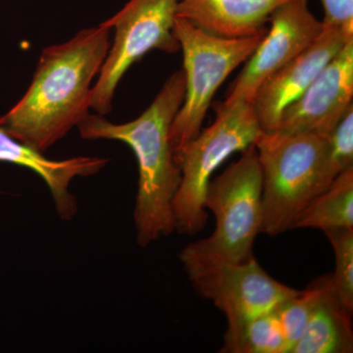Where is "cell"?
<instances>
[{
	"label": "cell",
	"instance_id": "obj_1",
	"mask_svg": "<svg viewBox=\"0 0 353 353\" xmlns=\"http://www.w3.org/2000/svg\"><path fill=\"white\" fill-rule=\"evenodd\" d=\"M110 30L99 24L41 51L27 92L0 116V129L43 153L88 115L92 83L110 48Z\"/></svg>",
	"mask_w": 353,
	"mask_h": 353
},
{
	"label": "cell",
	"instance_id": "obj_2",
	"mask_svg": "<svg viewBox=\"0 0 353 353\" xmlns=\"http://www.w3.org/2000/svg\"><path fill=\"white\" fill-rule=\"evenodd\" d=\"M185 94L183 70L172 74L148 108L125 124L88 114L77 126L83 139H112L126 143L136 155L139 187L134 219L137 241L146 248L175 232L173 201L181 183L170 130Z\"/></svg>",
	"mask_w": 353,
	"mask_h": 353
},
{
	"label": "cell",
	"instance_id": "obj_3",
	"mask_svg": "<svg viewBox=\"0 0 353 353\" xmlns=\"http://www.w3.org/2000/svg\"><path fill=\"white\" fill-rule=\"evenodd\" d=\"M262 175L255 145L209 183L204 208L214 214L211 236L185 246L179 254L188 275L219 264L252 259L261 227Z\"/></svg>",
	"mask_w": 353,
	"mask_h": 353
},
{
	"label": "cell",
	"instance_id": "obj_4",
	"mask_svg": "<svg viewBox=\"0 0 353 353\" xmlns=\"http://www.w3.org/2000/svg\"><path fill=\"white\" fill-rule=\"evenodd\" d=\"M262 175L260 233L292 230L299 213L334 180L326 138L316 134L262 132L255 143Z\"/></svg>",
	"mask_w": 353,
	"mask_h": 353
},
{
	"label": "cell",
	"instance_id": "obj_5",
	"mask_svg": "<svg viewBox=\"0 0 353 353\" xmlns=\"http://www.w3.org/2000/svg\"><path fill=\"white\" fill-rule=\"evenodd\" d=\"M212 125L196 138L175 148L181 183L173 201L175 231L190 236L201 231L208 222L204 199L210 178L225 160L255 145L262 134L252 104L222 102L215 106Z\"/></svg>",
	"mask_w": 353,
	"mask_h": 353
},
{
	"label": "cell",
	"instance_id": "obj_6",
	"mask_svg": "<svg viewBox=\"0 0 353 353\" xmlns=\"http://www.w3.org/2000/svg\"><path fill=\"white\" fill-rule=\"evenodd\" d=\"M175 34L183 51L185 94L174 118L170 138L174 148L196 138L218 88L252 57L265 34L252 38H219L176 17Z\"/></svg>",
	"mask_w": 353,
	"mask_h": 353
},
{
	"label": "cell",
	"instance_id": "obj_7",
	"mask_svg": "<svg viewBox=\"0 0 353 353\" xmlns=\"http://www.w3.org/2000/svg\"><path fill=\"white\" fill-rule=\"evenodd\" d=\"M179 1L129 0L119 12L101 23L115 30V38L92 87L90 109L103 116L110 113L118 83L146 53L154 50L176 53L181 50L175 34Z\"/></svg>",
	"mask_w": 353,
	"mask_h": 353
},
{
	"label": "cell",
	"instance_id": "obj_8",
	"mask_svg": "<svg viewBox=\"0 0 353 353\" xmlns=\"http://www.w3.org/2000/svg\"><path fill=\"white\" fill-rule=\"evenodd\" d=\"M308 1L289 0L271 14V29L246 60L223 104L230 105L236 101L252 103L257 90L269 76L314 43L323 31V24L311 12Z\"/></svg>",
	"mask_w": 353,
	"mask_h": 353
},
{
	"label": "cell",
	"instance_id": "obj_9",
	"mask_svg": "<svg viewBox=\"0 0 353 353\" xmlns=\"http://www.w3.org/2000/svg\"><path fill=\"white\" fill-rule=\"evenodd\" d=\"M189 277L197 294L224 313L228 327L263 314L299 292L269 276L255 257L209 267Z\"/></svg>",
	"mask_w": 353,
	"mask_h": 353
},
{
	"label": "cell",
	"instance_id": "obj_10",
	"mask_svg": "<svg viewBox=\"0 0 353 353\" xmlns=\"http://www.w3.org/2000/svg\"><path fill=\"white\" fill-rule=\"evenodd\" d=\"M352 97L353 39L303 94L284 109L273 132L281 136L316 134L327 138L352 106Z\"/></svg>",
	"mask_w": 353,
	"mask_h": 353
},
{
	"label": "cell",
	"instance_id": "obj_11",
	"mask_svg": "<svg viewBox=\"0 0 353 353\" xmlns=\"http://www.w3.org/2000/svg\"><path fill=\"white\" fill-rule=\"evenodd\" d=\"M352 39L353 32L323 26L321 34L307 50L261 83L252 104L262 132L275 131L284 109L303 94Z\"/></svg>",
	"mask_w": 353,
	"mask_h": 353
},
{
	"label": "cell",
	"instance_id": "obj_12",
	"mask_svg": "<svg viewBox=\"0 0 353 353\" xmlns=\"http://www.w3.org/2000/svg\"><path fill=\"white\" fill-rule=\"evenodd\" d=\"M0 162L24 167L41 176L50 190L59 217L71 220L76 215L78 205L75 196L70 192V183L78 176L97 175L109 160L90 157L50 159L0 129Z\"/></svg>",
	"mask_w": 353,
	"mask_h": 353
},
{
	"label": "cell",
	"instance_id": "obj_13",
	"mask_svg": "<svg viewBox=\"0 0 353 353\" xmlns=\"http://www.w3.org/2000/svg\"><path fill=\"white\" fill-rule=\"evenodd\" d=\"M289 0H180L176 17L219 38L266 34L271 14Z\"/></svg>",
	"mask_w": 353,
	"mask_h": 353
},
{
	"label": "cell",
	"instance_id": "obj_14",
	"mask_svg": "<svg viewBox=\"0 0 353 353\" xmlns=\"http://www.w3.org/2000/svg\"><path fill=\"white\" fill-rule=\"evenodd\" d=\"M322 290L303 336L290 353H352V316L332 288L331 275L321 277Z\"/></svg>",
	"mask_w": 353,
	"mask_h": 353
},
{
	"label": "cell",
	"instance_id": "obj_15",
	"mask_svg": "<svg viewBox=\"0 0 353 353\" xmlns=\"http://www.w3.org/2000/svg\"><path fill=\"white\" fill-rule=\"evenodd\" d=\"M353 229V168L334 178L324 192L299 213L292 230Z\"/></svg>",
	"mask_w": 353,
	"mask_h": 353
},
{
	"label": "cell",
	"instance_id": "obj_16",
	"mask_svg": "<svg viewBox=\"0 0 353 353\" xmlns=\"http://www.w3.org/2000/svg\"><path fill=\"white\" fill-rule=\"evenodd\" d=\"M225 353H289L275 308L238 326L228 327Z\"/></svg>",
	"mask_w": 353,
	"mask_h": 353
},
{
	"label": "cell",
	"instance_id": "obj_17",
	"mask_svg": "<svg viewBox=\"0 0 353 353\" xmlns=\"http://www.w3.org/2000/svg\"><path fill=\"white\" fill-rule=\"evenodd\" d=\"M321 290V278L316 279L307 289L299 290L296 294L276 306L275 310L284 332L289 353L303 336Z\"/></svg>",
	"mask_w": 353,
	"mask_h": 353
},
{
	"label": "cell",
	"instance_id": "obj_18",
	"mask_svg": "<svg viewBox=\"0 0 353 353\" xmlns=\"http://www.w3.org/2000/svg\"><path fill=\"white\" fill-rule=\"evenodd\" d=\"M334 253L336 269L331 275L332 288L339 301L353 312V229L326 230Z\"/></svg>",
	"mask_w": 353,
	"mask_h": 353
},
{
	"label": "cell",
	"instance_id": "obj_19",
	"mask_svg": "<svg viewBox=\"0 0 353 353\" xmlns=\"http://www.w3.org/2000/svg\"><path fill=\"white\" fill-rule=\"evenodd\" d=\"M326 152L334 176L353 168V105L327 137Z\"/></svg>",
	"mask_w": 353,
	"mask_h": 353
},
{
	"label": "cell",
	"instance_id": "obj_20",
	"mask_svg": "<svg viewBox=\"0 0 353 353\" xmlns=\"http://www.w3.org/2000/svg\"><path fill=\"white\" fill-rule=\"evenodd\" d=\"M325 27H338L353 32V0H321Z\"/></svg>",
	"mask_w": 353,
	"mask_h": 353
}]
</instances>
